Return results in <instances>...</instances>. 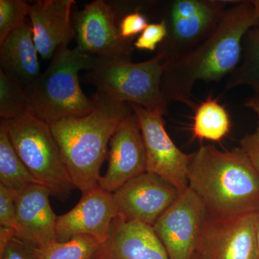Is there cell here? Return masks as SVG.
Wrapping results in <instances>:
<instances>
[{"label":"cell","mask_w":259,"mask_h":259,"mask_svg":"<svg viewBox=\"0 0 259 259\" xmlns=\"http://www.w3.org/2000/svg\"><path fill=\"white\" fill-rule=\"evenodd\" d=\"M30 8L23 0H0V44L26 22Z\"/></svg>","instance_id":"24"},{"label":"cell","mask_w":259,"mask_h":259,"mask_svg":"<svg viewBox=\"0 0 259 259\" xmlns=\"http://www.w3.org/2000/svg\"><path fill=\"white\" fill-rule=\"evenodd\" d=\"M15 151L51 196L65 200L75 187L61 156L50 125L33 113L13 120H1Z\"/></svg>","instance_id":"6"},{"label":"cell","mask_w":259,"mask_h":259,"mask_svg":"<svg viewBox=\"0 0 259 259\" xmlns=\"http://www.w3.org/2000/svg\"><path fill=\"white\" fill-rule=\"evenodd\" d=\"M0 184L15 192L40 183L15 151L6 128L0 122Z\"/></svg>","instance_id":"20"},{"label":"cell","mask_w":259,"mask_h":259,"mask_svg":"<svg viewBox=\"0 0 259 259\" xmlns=\"http://www.w3.org/2000/svg\"><path fill=\"white\" fill-rule=\"evenodd\" d=\"M107 158L108 168L100 177L98 186L110 193L146 171L144 141L134 110L121 122L112 136Z\"/></svg>","instance_id":"13"},{"label":"cell","mask_w":259,"mask_h":259,"mask_svg":"<svg viewBox=\"0 0 259 259\" xmlns=\"http://www.w3.org/2000/svg\"><path fill=\"white\" fill-rule=\"evenodd\" d=\"M167 32L166 24L163 20L159 23L148 24L133 46L139 50L154 51L166 39Z\"/></svg>","instance_id":"25"},{"label":"cell","mask_w":259,"mask_h":259,"mask_svg":"<svg viewBox=\"0 0 259 259\" xmlns=\"http://www.w3.org/2000/svg\"><path fill=\"white\" fill-rule=\"evenodd\" d=\"M240 148L259 175V123L253 133L245 135L241 140Z\"/></svg>","instance_id":"29"},{"label":"cell","mask_w":259,"mask_h":259,"mask_svg":"<svg viewBox=\"0 0 259 259\" xmlns=\"http://www.w3.org/2000/svg\"><path fill=\"white\" fill-rule=\"evenodd\" d=\"M253 95L245 100L244 106L253 110L256 114L259 123V84L253 88Z\"/></svg>","instance_id":"30"},{"label":"cell","mask_w":259,"mask_h":259,"mask_svg":"<svg viewBox=\"0 0 259 259\" xmlns=\"http://www.w3.org/2000/svg\"><path fill=\"white\" fill-rule=\"evenodd\" d=\"M207 212L190 187L158 218L153 228L169 259H193Z\"/></svg>","instance_id":"10"},{"label":"cell","mask_w":259,"mask_h":259,"mask_svg":"<svg viewBox=\"0 0 259 259\" xmlns=\"http://www.w3.org/2000/svg\"><path fill=\"white\" fill-rule=\"evenodd\" d=\"M231 120L226 107L209 97L194 109V139L220 142L230 134Z\"/></svg>","instance_id":"19"},{"label":"cell","mask_w":259,"mask_h":259,"mask_svg":"<svg viewBox=\"0 0 259 259\" xmlns=\"http://www.w3.org/2000/svg\"><path fill=\"white\" fill-rule=\"evenodd\" d=\"M88 115L49 124L75 188L81 193L98 186L100 168L117 127L133 111L129 104L97 93Z\"/></svg>","instance_id":"2"},{"label":"cell","mask_w":259,"mask_h":259,"mask_svg":"<svg viewBox=\"0 0 259 259\" xmlns=\"http://www.w3.org/2000/svg\"><path fill=\"white\" fill-rule=\"evenodd\" d=\"M139 120L146 151V171L161 177L180 194L189 187V167L192 154L181 151L168 136L163 116L129 104Z\"/></svg>","instance_id":"8"},{"label":"cell","mask_w":259,"mask_h":259,"mask_svg":"<svg viewBox=\"0 0 259 259\" xmlns=\"http://www.w3.org/2000/svg\"><path fill=\"white\" fill-rule=\"evenodd\" d=\"M259 24L251 0L228 7L208 36L197 47L165 62L161 92L167 102L184 104L194 110L192 90L199 81L212 82L228 77L239 64L247 32Z\"/></svg>","instance_id":"1"},{"label":"cell","mask_w":259,"mask_h":259,"mask_svg":"<svg viewBox=\"0 0 259 259\" xmlns=\"http://www.w3.org/2000/svg\"><path fill=\"white\" fill-rule=\"evenodd\" d=\"M92 259H169L152 226L115 218Z\"/></svg>","instance_id":"16"},{"label":"cell","mask_w":259,"mask_h":259,"mask_svg":"<svg viewBox=\"0 0 259 259\" xmlns=\"http://www.w3.org/2000/svg\"><path fill=\"white\" fill-rule=\"evenodd\" d=\"M192 153L189 187L203 202L208 214L259 212V175L241 148L221 151L207 145Z\"/></svg>","instance_id":"3"},{"label":"cell","mask_w":259,"mask_h":259,"mask_svg":"<svg viewBox=\"0 0 259 259\" xmlns=\"http://www.w3.org/2000/svg\"><path fill=\"white\" fill-rule=\"evenodd\" d=\"M235 2L175 0L168 3L161 20L166 23L168 32L158 49L165 61L180 57L197 47L208 36L228 6Z\"/></svg>","instance_id":"7"},{"label":"cell","mask_w":259,"mask_h":259,"mask_svg":"<svg viewBox=\"0 0 259 259\" xmlns=\"http://www.w3.org/2000/svg\"><path fill=\"white\" fill-rule=\"evenodd\" d=\"M75 4L74 0H38L30 5L28 16L32 37L44 60L52 59L74 37L71 11Z\"/></svg>","instance_id":"17"},{"label":"cell","mask_w":259,"mask_h":259,"mask_svg":"<svg viewBox=\"0 0 259 259\" xmlns=\"http://www.w3.org/2000/svg\"><path fill=\"white\" fill-rule=\"evenodd\" d=\"M256 245H257V251H258V259H259V214L258 223H257L256 228Z\"/></svg>","instance_id":"32"},{"label":"cell","mask_w":259,"mask_h":259,"mask_svg":"<svg viewBox=\"0 0 259 259\" xmlns=\"http://www.w3.org/2000/svg\"><path fill=\"white\" fill-rule=\"evenodd\" d=\"M165 61L158 50L144 62L134 63L128 58L97 57L85 78L97 93L165 116L168 113V103L161 88Z\"/></svg>","instance_id":"5"},{"label":"cell","mask_w":259,"mask_h":259,"mask_svg":"<svg viewBox=\"0 0 259 259\" xmlns=\"http://www.w3.org/2000/svg\"><path fill=\"white\" fill-rule=\"evenodd\" d=\"M259 84V24L247 32L239 64L228 76L227 90Z\"/></svg>","instance_id":"21"},{"label":"cell","mask_w":259,"mask_h":259,"mask_svg":"<svg viewBox=\"0 0 259 259\" xmlns=\"http://www.w3.org/2000/svg\"><path fill=\"white\" fill-rule=\"evenodd\" d=\"M32 28L27 22L0 44V70L28 88L41 74Z\"/></svg>","instance_id":"18"},{"label":"cell","mask_w":259,"mask_h":259,"mask_svg":"<svg viewBox=\"0 0 259 259\" xmlns=\"http://www.w3.org/2000/svg\"><path fill=\"white\" fill-rule=\"evenodd\" d=\"M148 24L147 18L140 12L136 11L125 15L117 26L120 37L123 40L131 41L135 35L144 31Z\"/></svg>","instance_id":"28"},{"label":"cell","mask_w":259,"mask_h":259,"mask_svg":"<svg viewBox=\"0 0 259 259\" xmlns=\"http://www.w3.org/2000/svg\"><path fill=\"white\" fill-rule=\"evenodd\" d=\"M31 113L33 112L25 88L0 70L1 120H16Z\"/></svg>","instance_id":"22"},{"label":"cell","mask_w":259,"mask_h":259,"mask_svg":"<svg viewBox=\"0 0 259 259\" xmlns=\"http://www.w3.org/2000/svg\"><path fill=\"white\" fill-rule=\"evenodd\" d=\"M15 236V232L13 228L0 226V250H3L10 240Z\"/></svg>","instance_id":"31"},{"label":"cell","mask_w":259,"mask_h":259,"mask_svg":"<svg viewBox=\"0 0 259 259\" xmlns=\"http://www.w3.org/2000/svg\"><path fill=\"white\" fill-rule=\"evenodd\" d=\"M50 190L42 185H32L17 192L15 237L23 241L45 248L57 241L58 216L53 210Z\"/></svg>","instance_id":"15"},{"label":"cell","mask_w":259,"mask_h":259,"mask_svg":"<svg viewBox=\"0 0 259 259\" xmlns=\"http://www.w3.org/2000/svg\"><path fill=\"white\" fill-rule=\"evenodd\" d=\"M17 192L0 184V226L14 228Z\"/></svg>","instance_id":"27"},{"label":"cell","mask_w":259,"mask_h":259,"mask_svg":"<svg viewBox=\"0 0 259 259\" xmlns=\"http://www.w3.org/2000/svg\"><path fill=\"white\" fill-rule=\"evenodd\" d=\"M180 194L161 177L144 172L112 193L116 218L153 227Z\"/></svg>","instance_id":"12"},{"label":"cell","mask_w":259,"mask_h":259,"mask_svg":"<svg viewBox=\"0 0 259 259\" xmlns=\"http://www.w3.org/2000/svg\"><path fill=\"white\" fill-rule=\"evenodd\" d=\"M258 214L222 216L207 213L197 253L204 259H258Z\"/></svg>","instance_id":"9"},{"label":"cell","mask_w":259,"mask_h":259,"mask_svg":"<svg viewBox=\"0 0 259 259\" xmlns=\"http://www.w3.org/2000/svg\"><path fill=\"white\" fill-rule=\"evenodd\" d=\"M193 259H204L200 255H199L198 253H196V254L194 255Z\"/></svg>","instance_id":"34"},{"label":"cell","mask_w":259,"mask_h":259,"mask_svg":"<svg viewBox=\"0 0 259 259\" xmlns=\"http://www.w3.org/2000/svg\"><path fill=\"white\" fill-rule=\"evenodd\" d=\"M96 61V56L76 47L59 49L47 70L25 88L34 115L51 124L90 113L94 101L83 93L78 74L81 70L93 69Z\"/></svg>","instance_id":"4"},{"label":"cell","mask_w":259,"mask_h":259,"mask_svg":"<svg viewBox=\"0 0 259 259\" xmlns=\"http://www.w3.org/2000/svg\"><path fill=\"white\" fill-rule=\"evenodd\" d=\"M102 242L90 236H79L38 248L39 259H92Z\"/></svg>","instance_id":"23"},{"label":"cell","mask_w":259,"mask_h":259,"mask_svg":"<svg viewBox=\"0 0 259 259\" xmlns=\"http://www.w3.org/2000/svg\"><path fill=\"white\" fill-rule=\"evenodd\" d=\"M0 259H39L38 248L15 236L0 250Z\"/></svg>","instance_id":"26"},{"label":"cell","mask_w":259,"mask_h":259,"mask_svg":"<svg viewBox=\"0 0 259 259\" xmlns=\"http://www.w3.org/2000/svg\"><path fill=\"white\" fill-rule=\"evenodd\" d=\"M117 13L112 4L96 0L84 5L74 18L76 48L100 58H128L134 48L119 33Z\"/></svg>","instance_id":"11"},{"label":"cell","mask_w":259,"mask_h":259,"mask_svg":"<svg viewBox=\"0 0 259 259\" xmlns=\"http://www.w3.org/2000/svg\"><path fill=\"white\" fill-rule=\"evenodd\" d=\"M251 2L254 7L255 13L259 18V0H251Z\"/></svg>","instance_id":"33"},{"label":"cell","mask_w":259,"mask_h":259,"mask_svg":"<svg viewBox=\"0 0 259 259\" xmlns=\"http://www.w3.org/2000/svg\"><path fill=\"white\" fill-rule=\"evenodd\" d=\"M116 218L112 193L97 187L82 193L77 204L58 216L56 239L66 242L79 236H90L105 241Z\"/></svg>","instance_id":"14"}]
</instances>
